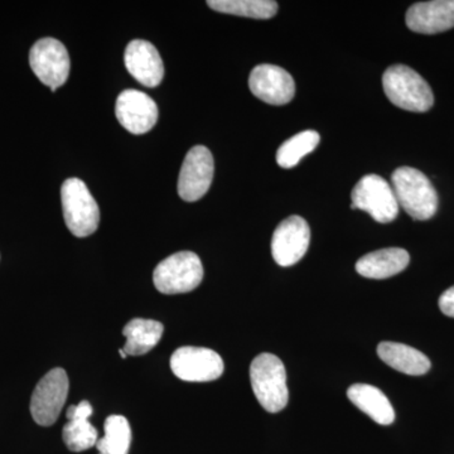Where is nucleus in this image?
<instances>
[{"mask_svg":"<svg viewBox=\"0 0 454 454\" xmlns=\"http://www.w3.org/2000/svg\"><path fill=\"white\" fill-rule=\"evenodd\" d=\"M397 205L414 220H429L438 210V195L432 182L419 169L400 167L391 176Z\"/></svg>","mask_w":454,"mask_h":454,"instance_id":"obj_1","label":"nucleus"},{"mask_svg":"<svg viewBox=\"0 0 454 454\" xmlns=\"http://www.w3.org/2000/svg\"><path fill=\"white\" fill-rule=\"evenodd\" d=\"M382 88L391 103L406 112L426 113L434 104L429 83L405 65L390 66L382 74Z\"/></svg>","mask_w":454,"mask_h":454,"instance_id":"obj_2","label":"nucleus"},{"mask_svg":"<svg viewBox=\"0 0 454 454\" xmlns=\"http://www.w3.org/2000/svg\"><path fill=\"white\" fill-rule=\"evenodd\" d=\"M250 382L259 404L269 413H279L288 404L286 367L276 355L262 354L254 358Z\"/></svg>","mask_w":454,"mask_h":454,"instance_id":"obj_3","label":"nucleus"},{"mask_svg":"<svg viewBox=\"0 0 454 454\" xmlns=\"http://www.w3.org/2000/svg\"><path fill=\"white\" fill-rule=\"evenodd\" d=\"M62 210L66 226L76 238L94 234L100 223V208L85 182L68 178L61 188Z\"/></svg>","mask_w":454,"mask_h":454,"instance_id":"obj_4","label":"nucleus"},{"mask_svg":"<svg viewBox=\"0 0 454 454\" xmlns=\"http://www.w3.org/2000/svg\"><path fill=\"white\" fill-rule=\"evenodd\" d=\"M203 279L201 259L192 252H179L164 259L154 269L153 282L163 294L195 291Z\"/></svg>","mask_w":454,"mask_h":454,"instance_id":"obj_5","label":"nucleus"},{"mask_svg":"<svg viewBox=\"0 0 454 454\" xmlns=\"http://www.w3.org/2000/svg\"><path fill=\"white\" fill-rule=\"evenodd\" d=\"M352 208L367 212L373 220L389 223L399 214L393 187L378 175H367L352 190Z\"/></svg>","mask_w":454,"mask_h":454,"instance_id":"obj_6","label":"nucleus"},{"mask_svg":"<svg viewBox=\"0 0 454 454\" xmlns=\"http://www.w3.org/2000/svg\"><path fill=\"white\" fill-rule=\"evenodd\" d=\"M70 381L61 367L51 370L38 382L31 399L33 419L42 427L56 423L67 400Z\"/></svg>","mask_w":454,"mask_h":454,"instance_id":"obj_7","label":"nucleus"},{"mask_svg":"<svg viewBox=\"0 0 454 454\" xmlns=\"http://www.w3.org/2000/svg\"><path fill=\"white\" fill-rule=\"evenodd\" d=\"M29 65L40 82L53 92L67 82L70 74V55L64 43L55 38H42L33 44Z\"/></svg>","mask_w":454,"mask_h":454,"instance_id":"obj_8","label":"nucleus"},{"mask_svg":"<svg viewBox=\"0 0 454 454\" xmlns=\"http://www.w3.org/2000/svg\"><path fill=\"white\" fill-rule=\"evenodd\" d=\"M170 369L181 380L208 382L217 380L223 373V361L210 348L186 346L176 349L170 357Z\"/></svg>","mask_w":454,"mask_h":454,"instance_id":"obj_9","label":"nucleus"},{"mask_svg":"<svg viewBox=\"0 0 454 454\" xmlns=\"http://www.w3.org/2000/svg\"><path fill=\"white\" fill-rule=\"evenodd\" d=\"M215 163L206 146L196 145L188 152L178 178V195L187 202L201 200L210 190Z\"/></svg>","mask_w":454,"mask_h":454,"instance_id":"obj_10","label":"nucleus"},{"mask_svg":"<svg viewBox=\"0 0 454 454\" xmlns=\"http://www.w3.org/2000/svg\"><path fill=\"white\" fill-rule=\"evenodd\" d=\"M309 241V223L301 216H289L274 231L271 255L280 267H292L306 255Z\"/></svg>","mask_w":454,"mask_h":454,"instance_id":"obj_11","label":"nucleus"},{"mask_svg":"<svg viewBox=\"0 0 454 454\" xmlns=\"http://www.w3.org/2000/svg\"><path fill=\"white\" fill-rule=\"evenodd\" d=\"M250 91L270 106H286L295 95V82L288 71L276 65H258L249 77Z\"/></svg>","mask_w":454,"mask_h":454,"instance_id":"obj_12","label":"nucleus"},{"mask_svg":"<svg viewBox=\"0 0 454 454\" xmlns=\"http://www.w3.org/2000/svg\"><path fill=\"white\" fill-rule=\"evenodd\" d=\"M115 114L122 127L136 136H142L153 129L158 121L157 104L139 90L122 91L116 100Z\"/></svg>","mask_w":454,"mask_h":454,"instance_id":"obj_13","label":"nucleus"},{"mask_svg":"<svg viewBox=\"0 0 454 454\" xmlns=\"http://www.w3.org/2000/svg\"><path fill=\"white\" fill-rule=\"evenodd\" d=\"M408 28L422 35H435L454 28V0L415 3L406 12Z\"/></svg>","mask_w":454,"mask_h":454,"instance_id":"obj_14","label":"nucleus"},{"mask_svg":"<svg viewBox=\"0 0 454 454\" xmlns=\"http://www.w3.org/2000/svg\"><path fill=\"white\" fill-rule=\"evenodd\" d=\"M128 73L146 88H155L162 82L164 66L162 57L145 40L131 41L124 53Z\"/></svg>","mask_w":454,"mask_h":454,"instance_id":"obj_15","label":"nucleus"},{"mask_svg":"<svg viewBox=\"0 0 454 454\" xmlns=\"http://www.w3.org/2000/svg\"><path fill=\"white\" fill-rule=\"evenodd\" d=\"M91 414L92 406L86 400L68 408L67 414H66L67 423L64 427L62 438H64L66 446L73 452H83V450L97 446L98 430L89 422Z\"/></svg>","mask_w":454,"mask_h":454,"instance_id":"obj_16","label":"nucleus"},{"mask_svg":"<svg viewBox=\"0 0 454 454\" xmlns=\"http://www.w3.org/2000/svg\"><path fill=\"white\" fill-rule=\"evenodd\" d=\"M411 262V255L400 247H387L366 254L356 262L360 276L369 279H387L405 270Z\"/></svg>","mask_w":454,"mask_h":454,"instance_id":"obj_17","label":"nucleus"},{"mask_svg":"<svg viewBox=\"0 0 454 454\" xmlns=\"http://www.w3.org/2000/svg\"><path fill=\"white\" fill-rule=\"evenodd\" d=\"M348 397L363 413L381 426H390L395 420V411L387 395L378 387L355 384L348 387Z\"/></svg>","mask_w":454,"mask_h":454,"instance_id":"obj_18","label":"nucleus"},{"mask_svg":"<svg viewBox=\"0 0 454 454\" xmlns=\"http://www.w3.org/2000/svg\"><path fill=\"white\" fill-rule=\"evenodd\" d=\"M378 355L387 365L406 375H424L432 366L423 352L404 343L385 340L378 346Z\"/></svg>","mask_w":454,"mask_h":454,"instance_id":"obj_19","label":"nucleus"},{"mask_svg":"<svg viewBox=\"0 0 454 454\" xmlns=\"http://www.w3.org/2000/svg\"><path fill=\"white\" fill-rule=\"evenodd\" d=\"M164 327L153 319L134 318L122 330L127 342L124 349L128 356H142L160 343Z\"/></svg>","mask_w":454,"mask_h":454,"instance_id":"obj_20","label":"nucleus"},{"mask_svg":"<svg viewBox=\"0 0 454 454\" xmlns=\"http://www.w3.org/2000/svg\"><path fill=\"white\" fill-rule=\"evenodd\" d=\"M207 5L220 13L253 20H270L278 12L273 0H208Z\"/></svg>","mask_w":454,"mask_h":454,"instance_id":"obj_21","label":"nucleus"},{"mask_svg":"<svg viewBox=\"0 0 454 454\" xmlns=\"http://www.w3.org/2000/svg\"><path fill=\"white\" fill-rule=\"evenodd\" d=\"M106 435L98 439V454H128L131 443V429L127 418L110 415L106 420Z\"/></svg>","mask_w":454,"mask_h":454,"instance_id":"obj_22","label":"nucleus"},{"mask_svg":"<svg viewBox=\"0 0 454 454\" xmlns=\"http://www.w3.org/2000/svg\"><path fill=\"white\" fill-rule=\"evenodd\" d=\"M319 142L321 137L316 130L301 131L279 146L277 152V163L282 168H293L301 162V158L312 153Z\"/></svg>","mask_w":454,"mask_h":454,"instance_id":"obj_23","label":"nucleus"},{"mask_svg":"<svg viewBox=\"0 0 454 454\" xmlns=\"http://www.w3.org/2000/svg\"><path fill=\"white\" fill-rule=\"evenodd\" d=\"M438 304L443 315L454 318V286H450L441 295Z\"/></svg>","mask_w":454,"mask_h":454,"instance_id":"obj_24","label":"nucleus"},{"mask_svg":"<svg viewBox=\"0 0 454 454\" xmlns=\"http://www.w3.org/2000/svg\"><path fill=\"white\" fill-rule=\"evenodd\" d=\"M119 354H121V356L122 358H125V357H127V356H128V355H127V354H125V351H124V349H122V348H121V349H119Z\"/></svg>","mask_w":454,"mask_h":454,"instance_id":"obj_25","label":"nucleus"}]
</instances>
